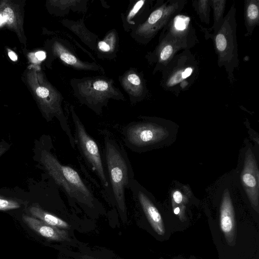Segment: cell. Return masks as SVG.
<instances>
[{
	"label": "cell",
	"mask_w": 259,
	"mask_h": 259,
	"mask_svg": "<svg viewBox=\"0 0 259 259\" xmlns=\"http://www.w3.org/2000/svg\"><path fill=\"white\" fill-rule=\"evenodd\" d=\"M142 120L123 126L121 134L124 145L131 151L141 153L153 148L164 139V129L151 117L140 116Z\"/></svg>",
	"instance_id": "8"
},
{
	"label": "cell",
	"mask_w": 259,
	"mask_h": 259,
	"mask_svg": "<svg viewBox=\"0 0 259 259\" xmlns=\"http://www.w3.org/2000/svg\"><path fill=\"white\" fill-rule=\"evenodd\" d=\"M172 198L176 204H180L183 201V195L178 190L175 191L172 194Z\"/></svg>",
	"instance_id": "27"
},
{
	"label": "cell",
	"mask_w": 259,
	"mask_h": 259,
	"mask_svg": "<svg viewBox=\"0 0 259 259\" xmlns=\"http://www.w3.org/2000/svg\"><path fill=\"white\" fill-rule=\"evenodd\" d=\"M20 207L16 201L0 195V210L17 209Z\"/></svg>",
	"instance_id": "24"
},
{
	"label": "cell",
	"mask_w": 259,
	"mask_h": 259,
	"mask_svg": "<svg viewBox=\"0 0 259 259\" xmlns=\"http://www.w3.org/2000/svg\"><path fill=\"white\" fill-rule=\"evenodd\" d=\"M118 80L132 105L143 101L148 96L149 91L143 73L136 68H129L119 76Z\"/></svg>",
	"instance_id": "12"
},
{
	"label": "cell",
	"mask_w": 259,
	"mask_h": 259,
	"mask_svg": "<svg viewBox=\"0 0 259 259\" xmlns=\"http://www.w3.org/2000/svg\"><path fill=\"white\" fill-rule=\"evenodd\" d=\"M187 3L186 0L155 1L146 19L131 31V37L140 44H148L171 18L181 13Z\"/></svg>",
	"instance_id": "7"
},
{
	"label": "cell",
	"mask_w": 259,
	"mask_h": 259,
	"mask_svg": "<svg viewBox=\"0 0 259 259\" xmlns=\"http://www.w3.org/2000/svg\"><path fill=\"white\" fill-rule=\"evenodd\" d=\"M35 56L38 60L40 61L44 60L46 57V53L43 51H39L36 52L35 53Z\"/></svg>",
	"instance_id": "28"
},
{
	"label": "cell",
	"mask_w": 259,
	"mask_h": 259,
	"mask_svg": "<svg viewBox=\"0 0 259 259\" xmlns=\"http://www.w3.org/2000/svg\"><path fill=\"white\" fill-rule=\"evenodd\" d=\"M236 13V9L233 4L225 16L221 26L212 33L199 25L204 33L205 39L210 38L212 40L217 55L218 65L220 67L225 68L231 85H234L235 82L234 72L238 69L239 65Z\"/></svg>",
	"instance_id": "4"
},
{
	"label": "cell",
	"mask_w": 259,
	"mask_h": 259,
	"mask_svg": "<svg viewBox=\"0 0 259 259\" xmlns=\"http://www.w3.org/2000/svg\"><path fill=\"white\" fill-rule=\"evenodd\" d=\"M69 110L74 127L73 136L75 145L106 191L109 187V182L100 148L96 141L87 131L72 105L70 106Z\"/></svg>",
	"instance_id": "9"
},
{
	"label": "cell",
	"mask_w": 259,
	"mask_h": 259,
	"mask_svg": "<svg viewBox=\"0 0 259 259\" xmlns=\"http://www.w3.org/2000/svg\"><path fill=\"white\" fill-rule=\"evenodd\" d=\"M70 85L74 95L82 105L100 115L110 100L125 101L122 93L116 87L114 80L104 76L73 78Z\"/></svg>",
	"instance_id": "5"
},
{
	"label": "cell",
	"mask_w": 259,
	"mask_h": 259,
	"mask_svg": "<svg viewBox=\"0 0 259 259\" xmlns=\"http://www.w3.org/2000/svg\"><path fill=\"white\" fill-rule=\"evenodd\" d=\"M67 27L80 38L81 41L92 50H95L99 37L90 31L85 26L83 17L77 21L64 19L62 21Z\"/></svg>",
	"instance_id": "19"
},
{
	"label": "cell",
	"mask_w": 259,
	"mask_h": 259,
	"mask_svg": "<svg viewBox=\"0 0 259 259\" xmlns=\"http://www.w3.org/2000/svg\"><path fill=\"white\" fill-rule=\"evenodd\" d=\"M154 0L130 1L127 10L121 14L122 26L126 32H131L147 17L155 4Z\"/></svg>",
	"instance_id": "15"
},
{
	"label": "cell",
	"mask_w": 259,
	"mask_h": 259,
	"mask_svg": "<svg viewBox=\"0 0 259 259\" xmlns=\"http://www.w3.org/2000/svg\"><path fill=\"white\" fill-rule=\"evenodd\" d=\"M181 49L169 39L159 35L155 48L147 52L145 59L153 67V74L161 72Z\"/></svg>",
	"instance_id": "14"
},
{
	"label": "cell",
	"mask_w": 259,
	"mask_h": 259,
	"mask_svg": "<svg viewBox=\"0 0 259 259\" xmlns=\"http://www.w3.org/2000/svg\"><path fill=\"white\" fill-rule=\"evenodd\" d=\"M54 51L56 56L65 65L73 69L105 73L104 69L96 62L91 63L81 60L77 55L72 44L67 40L56 41Z\"/></svg>",
	"instance_id": "13"
},
{
	"label": "cell",
	"mask_w": 259,
	"mask_h": 259,
	"mask_svg": "<svg viewBox=\"0 0 259 259\" xmlns=\"http://www.w3.org/2000/svg\"><path fill=\"white\" fill-rule=\"evenodd\" d=\"M40 161L70 202L91 209H95L99 204L92 188L79 172L71 166L62 163L50 150L44 148L41 150Z\"/></svg>",
	"instance_id": "3"
},
{
	"label": "cell",
	"mask_w": 259,
	"mask_h": 259,
	"mask_svg": "<svg viewBox=\"0 0 259 259\" xmlns=\"http://www.w3.org/2000/svg\"><path fill=\"white\" fill-rule=\"evenodd\" d=\"M4 22H5V20L3 18V15L0 14V25L2 24Z\"/></svg>",
	"instance_id": "31"
},
{
	"label": "cell",
	"mask_w": 259,
	"mask_h": 259,
	"mask_svg": "<svg viewBox=\"0 0 259 259\" xmlns=\"http://www.w3.org/2000/svg\"><path fill=\"white\" fill-rule=\"evenodd\" d=\"M36 93L38 96L42 99L49 97L50 91L48 89L44 87H39L36 90Z\"/></svg>",
	"instance_id": "26"
},
{
	"label": "cell",
	"mask_w": 259,
	"mask_h": 259,
	"mask_svg": "<svg viewBox=\"0 0 259 259\" xmlns=\"http://www.w3.org/2000/svg\"><path fill=\"white\" fill-rule=\"evenodd\" d=\"M241 180L252 206L256 208L258 211V171L255 161L251 154L246 156Z\"/></svg>",
	"instance_id": "16"
},
{
	"label": "cell",
	"mask_w": 259,
	"mask_h": 259,
	"mask_svg": "<svg viewBox=\"0 0 259 259\" xmlns=\"http://www.w3.org/2000/svg\"><path fill=\"white\" fill-rule=\"evenodd\" d=\"M3 16L5 22L10 24L13 23L14 19V14L13 11L10 8H6L3 14Z\"/></svg>",
	"instance_id": "25"
},
{
	"label": "cell",
	"mask_w": 259,
	"mask_h": 259,
	"mask_svg": "<svg viewBox=\"0 0 259 259\" xmlns=\"http://www.w3.org/2000/svg\"><path fill=\"white\" fill-rule=\"evenodd\" d=\"M173 259H184V258H180L177 257V258H173Z\"/></svg>",
	"instance_id": "32"
},
{
	"label": "cell",
	"mask_w": 259,
	"mask_h": 259,
	"mask_svg": "<svg viewBox=\"0 0 259 259\" xmlns=\"http://www.w3.org/2000/svg\"><path fill=\"white\" fill-rule=\"evenodd\" d=\"M8 55L12 60L15 61L17 60V56L13 52L9 51Z\"/></svg>",
	"instance_id": "29"
},
{
	"label": "cell",
	"mask_w": 259,
	"mask_h": 259,
	"mask_svg": "<svg viewBox=\"0 0 259 259\" xmlns=\"http://www.w3.org/2000/svg\"><path fill=\"white\" fill-rule=\"evenodd\" d=\"M160 35L172 41L181 50H190L199 42L191 17L181 13L168 21Z\"/></svg>",
	"instance_id": "10"
},
{
	"label": "cell",
	"mask_w": 259,
	"mask_h": 259,
	"mask_svg": "<svg viewBox=\"0 0 259 259\" xmlns=\"http://www.w3.org/2000/svg\"><path fill=\"white\" fill-rule=\"evenodd\" d=\"M119 49V37L115 29L108 31L103 39H99L95 51L98 58L112 60L116 57Z\"/></svg>",
	"instance_id": "18"
},
{
	"label": "cell",
	"mask_w": 259,
	"mask_h": 259,
	"mask_svg": "<svg viewBox=\"0 0 259 259\" xmlns=\"http://www.w3.org/2000/svg\"><path fill=\"white\" fill-rule=\"evenodd\" d=\"M129 190L155 232L166 239V235H170L171 230L166 225L148 192L135 179L131 182Z\"/></svg>",
	"instance_id": "11"
},
{
	"label": "cell",
	"mask_w": 259,
	"mask_h": 259,
	"mask_svg": "<svg viewBox=\"0 0 259 259\" xmlns=\"http://www.w3.org/2000/svg\"><path fill=\"white\" fill-rule=\"evenodd\" d=\"M245 36H250L259 24V0H245L244 3Z\"/></svg>",
	"instance_id": "20"
},
{
	"label": "cell",
	"mask_w": 259,
	"mask_h": 259,
	"mask_svg": "<svg viewBox=\"0 0 259 259\" xmlns=\"http://www.w3.org/2000/svg\"><path fill=\"white\" fill-rule=\"evenodd\" d=\"M7 149L4 147H0V156L3 155L6 151Z\"/></svg>",
	"instance_id": "30"
},
{
	"label": "cell",
	"mask_w": 259,
	"mask_h": 259,
	"mask_svg": "<svg viewBox=\"0 0 259 259\" xmlns=\"http://www.w3.org/2000/svg\"><path fill=\"white\" fill-rule=\"evenodd\" d=\"M226 3V0H210V7L213 10V24L208 31L215 32L221 26L225 17Z\"/></svg>",
	"instance_id": "22"
},
{
	"label": "cell",
	"mask_w": 259,
	"mask_h": 259,
	"mask_svg": "<svg viewBox=\"0 0 259 259\" xmlns=\"http://www.w3.org/2000/svg\"><path fill=\"white\" fill-rule=\"evenodd\" d=\"M104 165L109 182L105 191L114 201L119 211L126 212L125 190L134 179L133 167L122 145L108 132L103 134Z\"/></svg>",
	"instance_id": "2"
},
{
	"label": "cell",
	"mask_w": 259,
	"mask_h": 259,
	"mask_svg": "<svg viewBox=\"0 0 259 259\" xmlns=\"http://www.w3.org/2000/svg\"><path fill=\"white\" fill-rule=\"evenodd\" d=\"M209 227L220 259H250L258 246L254 225L237 220L228 189L222 197L217 221Z\"/></svg>",
	"instance_id": "1"
},
{
	"label": "cell",
	"mask_w": 259,
	"mask_h": 259,
	"mask_svg": "<svg viewBox=\"0 0 259 259\" xmlns=\"http://www.w3.org/2000/svg\"><path fill=\"white\" fill-rule=\"evenodd\" d=\"M161 72L162 88L178 95L189 89L198 77V62L190 50H183L177 54Z\"/></svg>",
	"instance_id": "6"
},
{
	"label": "cell",
	"mask_w": 259,
	"mask_h": 259,
	"mask_svg": "<svg viewBox=\"0 0 259 259\" xmlns=\"http://www.w3.org/2000/svg\"><path fill=\"white\" fill-rule=\"evenodd\" d=\"M192 5L200 21L209 25L211 10L210 0L192 1Z\"/></svg>",
	"instance_id": "23"
},
{
	"label": "cell",
	"mask_w": 259,
	"mask_h": 259,
	"mask_svg": "<svg viewBox=\"0 0 259 259\" xmlns=\"http://www.w3.org/2000/svg\"><path fill=\"white\" fill-rule=\"evenodd\" d=\"M29 211L34 218L50 226L65 229H69L70 228L67 222L46 211L39 205L31 206L29 208Z\"/></svg>",
	"instance_id": "21"
},
{
	"label": "cell",
	"mask_w": 259,
	"mask_h": 259,
	"mask_svg": "<svg viewBox=\"0 0 259 259\" xmlns=\"http://www.w3.org/2000/svg\"><path fill=\"white\" fill-rule=\"evenodd\" d=\"M22 220L30 228L48 239L57 241L70 240L68 232L63 229L50 226L34 217L26 215H23Z\"/></svg>",
	"instance_id": "17"
}]
</instances>
